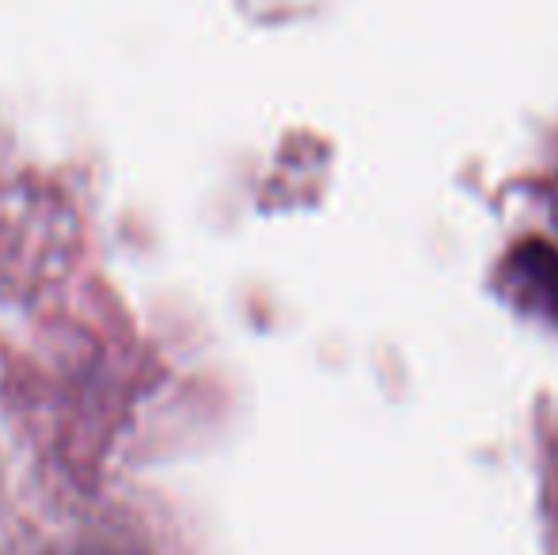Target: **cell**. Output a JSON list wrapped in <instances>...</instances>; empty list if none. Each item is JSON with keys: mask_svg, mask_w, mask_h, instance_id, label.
<instances>
[{"mask_svg": "<svg viewBox=\"0 0 558 555\" xmlns=\"http://www.w3.org/2000/svg\"><path fill=\"white\" fill-rule=\"evenodd\" d=\"M513 275L524 286V293L544 309L547 316L558 319V252L547 244H524L513 252Z\"/></svg>", "mask_w": 558, "mask_h": 555, "instance_id": "6da1fadb", "label": "cell"}]
</instances>
